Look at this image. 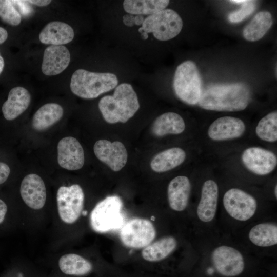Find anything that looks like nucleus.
Listing matches in <instances>:
<instances>
[{
	"label": "nucleus",
	"mask_w": 277,
	"mask_h": 277,
	"mask_svg": "<svg viewBox=\"0 0 277 277\" xmlns=\"http://www.w3.org/2000/svg\"><path fill=\"white\" fill-rule=\"evenodd\" d=\"M156 236L155 228L151 221L143 218H134L123 224L120 237L122 244L128 248H144Z\"/></svg>",
	"instance_id": "obj_7"
},
{
	"label": "nucleus",
	"mask_w": 277,
	"mask_h": 277,
	"mask_svg": "<svg viewBox=\"0 0 277 277\" xmlns=\"http://www.w3.org/2000/svg\"><path fill=\"white\" fill-rule=\"evenodd\" d=\"M191 190L189 179L185 176H178L169 183L167 196L170 208L175 211H182L187 207Z\"/></svg>",
	"instance_id": "obj_19"
},
{
	"label": "nucleus",
	"mask_w": 277,
	"mask_h": 277,
	"mask_svg": "<svg viewBox=\"0 0 277 277\" xmlns=\"http://www.w3.org/2000/svg\"><path fill=\"white\" fill-rule=\"evenodd\" d=\"M122 207V200L117 195L108 196L98 202L90 214L93 230L105 233L121 228L124 224Z\"/></svg>",
	"instance_id": "obj_5"
},
{
	"label": "nucleus",
	"mask_w": 277,
	"mask_h": 277,
	"mask_svg": "<svg viewBox=\"0 0 277 277\" xmlns=\"http://www.w3.org/2000/svg\"><path fill=\"white\" fill-rule=\"evenodd\" d=\"M7 211V206L5 203L0 199V224L2 223L5 217Z\"/></svg>",
	"instance_id": "obj_35"
},
{
	"label": "nucleus",
	"mask_w": 277,
	"mask_h": 277,
	"mask_svg": "<svg viewBox=\"0 0 277 277\" xmlns=\"http://www.w3.org/2000/svg\"><path fill=\"white\" fill-rule=\"evenodd\" d=\"M255 133L261 140L274 142L277 140V112H270L263 117L258 123Z\"/></svg>",
	"instance_id": "obj_29"
},
{
	"label": "nucleus",
	"mask_w": 277,
	"mask_h": 277,
	"mask_svg": "<svg viewBox=\"0 0 277 277\" xmlns=\"http://www.w3.org/2000/svg\"><path fill=\"white\" fill-rule=\"evenodd\" d=\"M7 37V31L4 28L0 27V44L5 42Z\"/></svg>",
	"instance_id": "obj_37"
},
{
	"label": "nucleus",
	"mask_w": 277,
	"mask_h": 277,
	"mask_svg": "<svg viewBox=\"0 0 277 277\" xmlns=\"http://www.w3.org/2000/svg\"><path fill=\"white\" fill-rule=\"evenodd\" d=\"M20 193L25 203L33 209H40L45 204L46 186L43 179L36 174H28L23 179Z\"/></svg>",
	"instance_id": "obj_14"
},
{
	"label": "nucleus",
	"mask_w": 277,
	"mask_h": 277,
	"mask_svg": "<svg viewBox=\"0 0 277 277\" xmlns=\"http://www.w3.org/2000/svg\"><path fill=\"white\" fill-rule=\"evenodd\" d=\"M70 53L63 45H51L44 53L42 64V72L46 75L52 76L62 72L69 65Z\"/></svg>",
	"instance_id": "obj_16"
},
{
	"label": "nucleus",
	"mask_w": 277,
	"mask_h": 277,
	"mask_svg": "<svg viewBox=\"0 0 277 277\" xmlns=\"http://www.w3.org/2000/svg\"><path fill=\"white\" fill-rule=\"evenodd\" d=\"M10 173L9 167L6 164L0 162V185L7 180Z\"/></svg>",
	"instance_id": "obj_33"
},
{
	"label": "nucleus",
	"mask_w": 277,
	"mask_h": 277,
	"mask_svg": "<svg viewBox=\"0 0 277 277\" xmlns=\"http://www.w3.org/2000/svg\"><path fill=\"white\" fill-rule=\"evenodd\" d=\"M217 199L218 186L216 183L211 180L205 182L196 211L201 221L209 222L214 218L216 211Z\"/></svg>",
	"instance_id": "obj_18"
},
{
	"label": "nucleus",
	"mask_w": 277,
	"mask_h": 277,
	"mask_svg": "<svg viewBox=\"0 0 277 277\" xmlns=\"http://www.w3.org/2000/svg\"><path fill=\"white\" fill-rule=\"evenodd\" d=\"M169 3L167 0H125L123 7L130 14L151 15L165 9Z\"/></svg>",
	"instance_id": "obj_27"
},
{
	"label": "nucleus",
	"mask_w": 277,
	"mask_h": 277,
	"mask_svg": "<svg viewBox=\"0 0 277 277\" xmlns=\"http://www.w3.org/2000/svg\"><path fill=\"white\" fill-rule=\"evenodd\" d=\"M141 37L143 39H144V40L147 39L148 37V33L145 32H143L141 33Z\"/></svg>",
	"instance_id": "obj_41"
},
{
	"label": "nucleus",
	"mask_w": 277,
	"mask_h": 277,
	"mask_svg": "<svg viewBox=\"0 0 277 277\" xmlns=\"http://www.w3.org/2000/svg\"><path fill=\"white\" fill-rule=\"evenodd\" d=\"M185 128L183 118L174 112H167L157 117L153 122L151 131L156 136L161 137L167 134H179Z\"/></svg>",
	"instance_id": "obj_21"
},
{
	"label": "nucleus",
	"mask_w": 277,
	"mask_h": 277,
	"mask_svg": "<svg viewBox=\"0 0 277 277\" xmlns=\"http://www.w3.org/2000/svg\"><path fill=\"white\" fill-rule=\"evenodd\" d=\"M256 8L255 2L246 1L241 8L228 15V21L231 23H238L251 15Z\"/></svg>",
	"instance_id": "obj_31"
},
{
	"label": "nucleus",
	"mask_w": 277,
	"mask_h": 277,
	"mask_svg": "<svg viewBox=\"0 0 277 277\" xmlns=\"http://www.w3.org/2000/svg\"><path fill=\"white\" fill-rule=\"evenodd\" d=\"M223 205L231 217L241 221L252 217L257 206L256 200L252 195L237 188L230 189L225 192Z\"/></svg>",
	"instance_id": "obj_9"
},
{
	"label": "nucleus",
	"mask_w": 277,
	"mask_h": 277,
	"mask_svg": "<svg viewBox=\"0 0 277 277\" xmlns=\"http://www.w3.org/2000/svg\"><path fill=\"white\" fill-rule=\"evenodd\" d=\"M58 266L64 274L76 276L87 274L93 268L92 265L89 261L74 253L62 256L59 259Z\"/></svg>",
	"instance_id": "obj_26"
},
{
	"label": "nucleus",
	"mask_w": 277,
	"mask_h": 277,
	"mask_svg": "<svg viewBox=\"0 0 277 277\" xmlns=\"http://www.w3.org/2000/svg\"><path fill=\"white\" fill-rule=\"evenodd\" d=\"M173 86L176 95L185 103H198L202 91L201 76L194 62L186 61L176 68Z\"/></svg>",
	"instance_id": "obj_4"
},
{
	"label": "nucleus",
	"mask_w": 277,
	"mask_h": 277,
	"mask_svg": "<svg viewBox=\"0 0 277 277\" xmlns=\"http://www.w3.org/2000/svg\"><path fill=\"white\" fill-rule=\"evenodd\" d=\"M212 260L219 273L225 276H237L244 268L241 253L235 248L227 246L216 248L212 252Z\"/></svg>",
	"instance_id": "obj_10"
},
{
	"label": "nucleus",
	"mask_w": 277,
	"mask_h": 277,
	"mask_svg": "<svg viewBox=\"0 0 277 277\" xmlns=\"http://www.w3.org/2000/svg\"><path fill=\"white\" fill-rule=\"evenodd\" d=\"M144 21V18L142 15H136V16L134 17V24L137 26L142 25Z\"/></svg>",
	"instance_id": "obj_38"
},
{
	"label": "nucleus",
	"mask_w": 277,
	"mask_h": 277,
	"mask_svg": "<svg viewBox=\"0 0 277 277\" xmlns=\"http://www.w3.org/2000/svg\"><path fill=\"white\" fill-rule=\"evenodd\" d=\"M74 36L72 28L68 24L58 21L47 24L39 34V39L43 44L62 45L71 42Z\"/></svg>",
	"instance_id": "obj_20"
},
{
	"label": "nucleus",
	"mask_w": 277,
	"mask_h": 277,
	"mask_svg": "<svg viewBox=\"0 0 277 277\" xmlns=\"http://www.w3.org/2000/svg\"><path fill=\"white\" fill-rule=\"evenodd\" d=\"M26 1L28 3L40 7L47 6L51 2L50 0H30Z\"/></svg>",
	"instance_id": "obj_36"
},
{
	"label": "nucleus",
	"mask_w": 277,
	"mask_h": 277,
	"mask_svg": "<svg viewBox=\"0 0 277 277\" xmlns=\"http://www.w3.org/2000/svg\"><path fill=\"white\" fill-rule=\"evenodd\" d=\"M272 23V15L269 12L260 11L244 28L243 35L248 41H257L265 35Z\"/></svg>",
	"instance_id": "obj_25"
},
{
	"label": "nucleus",
	"mask_w": 277,
	"mask_h": 277,
	"mask_svg": "<svg viewBox=\"0 0 277 277\" xmlns=\"http://www.w3.org/2000/svg\"><path fill=\"white\" fill-rule=\"evenodd\" d=\"M229 2L231 3H233L243 4L246 2V0H233V1H230Z\"/></svg>",
	"instance_id": "obj_40"
},
{
	"label": "nucleus",
	"mask_w": 277,
	"mask_h": 277,
	"mask_svg": "<svg viewBox=\"0 0 277 277\" xmlns=\"http://www.w3.org/2000/svg\"><path fill=\"white\" fill-rule=\"evenodd\" d=\"M30 102L31 95L26 89L22 87L13 88L2 106L5 118L8 121L16 118L28 108Z\"/></svg>",
	"instance_id": "obj_17"
},
{
	"label": "nucleus",
	"mask_w": 277,
	"mask_h": 277,
	"mask_svg": "<svg viewBox=\"0 0 277 277\" xmlns=\"http://www.w3.org/2000/svg\"><path fill=\"white\" fill-rule=\"evenodd\" d=\"M11 2L13 5L17 6L20 12L25 15L30 14L33 11L32 7L26 1H11Z\"/></svg>",
	"instance_id": "obj_32"
},
{
	"label": "nucleus",
	"mask_w": 277,
	"mask_h": 277,
	"mask_svg": "<svg viewBox=\"0 0 277 277\" xmlns=\"http://www.w3.org/2000/svg\"><path fill=\"white\" fill-rule=\"evenodd\" d=\"M59 165L68 170H76L84 165V150L77 139L72 136L62 138L57 145Z\"/></svg>",
	"instance_id": "obj_13"
},
{
	"label": "nucleus",
	"mask_w": 277,
	"mask_h": 277,
	"mask_svg": "<svg viewBox=\"0 0 277 277\" xmlns=\"http://www.w3.org/2000/svg\"><path fill=\"white\" fill-rule=\"evenodd\" d=\"M176 245L177 241L174 237H163L144 248L142 256L145 260L149 262L160 261L170 255Z\"/></svg>",
	"instance_id": "obj_24"
},
{
	"label": "nucleus",
	"mask_w": 277,
	"mask_h": 277,
	"mask_svg": "<svg viewBox=\"0 0 277 277\" xmlns=\"http://www.w3.org/2000/svg\"><path fill=\"white\" fill-rule=\"evenodd\" d=\"M182 27L183 21L180 15L173 10L165 9L144 19L138 32L152 33L156 39L165 41L176 36Z\"/></svg>",
	"instance_id": "obj_6"
},
{
	"label": "nucleus",
	"mask_w": 277,
	"mask_h": 277,
	"mask_svg": "<svg viewBox=\"0 0 277 277\" xmlns=\"http://www.w3.org/2000/svg\"><path fill=\"white\" fill-rule=\"evenodd\" d=\"M124 24L128 27H132L134 25V16L132 14H126L123 17Z\"/></svg>",
	"instance_id": "obj_34"
},
{
	"label": "nucleus",
	"mask_w": 277,
	"mask_h": 277,
	"mask_svg": "<svg viewBox=\"0 0 277 277\" xmlns=\"http://www.w3.org/2000/svg\"><path fill=\"white\" fill-rule=\"evenodd\" d=\"M250 98L249 90L244 84L217 85L202 92L198 104L206 110L238 111L247 107Z\"/></svg>",
	"instance_id": "obj_1"
},
{
	"label": "nucleus",
	"mask_w": 277,
	"mask_h": 277,
	"mask_svg": "<svg viewBox=\"0 0 277 277\" xmlns=\"http://www.w3.org/2000/svg\"><path fill=\"white\" fill-rule=\"evenodd\" d=\"M84 199L83 190L78 184L58 188L56 194L57 209L64 223L72 224L78 219L83 211Z\"/></svg>",
	"instance_id": "obj_8"
},
{
	"label": "nucleus",
	"mask_w": 277,
	"mask_h": 277,
	"mask_svg": "<svg viewBox=\"0 0 277 277\" xmlns=\"http://www.w3.org/2000/svg\"><path fill=\"white\" fill-rule=\"evenodd\" d=\"M242 161L249 170L260 175L271 173L277 165V158L274 153L258 147L245 149L242 154Z\"/></svg>",
	"instance_id": "obj_12"
},
{
	"label": "nucleus",
	"mask_w": 277,
	"mask_h": 277,
	"mask_svg": "<svg viewBox=\"0 0 277 277\" xmlns=\"http://www.w3.org/2000/svg\"><path fill=\"white\" fill-rule=\"evenodd\" d=\"M4 67V60L0 54V74L3 70Z\"/></svg>",
	"instance_id": "obj_39"
},
{
	"label": "nucleus",
	"mask_w": 277,
	"mask_h": 277,
	"mask_svg": "<svg viewBox=\"0 0 277 277\" xmlns=\"http://www.w3.org/2000/svg\"><path fill=\"white\" fill-rule=\"evenodd\" d=\"M274 194L276 198L277 197V186L276 185H275V189H274Z\"/></svg>",
	"instance_id": "obj_42"
},
{
	"label": "nucleus",
	"mask_w": 277,
	"mask_h": 277,
	"mask_svg": "<svg viewBox=\"0 0 277 277\" xmlns=\"http://www.w3.org/2000/svg\"><path fill=\"white\" fill-rule=\"evenodd\" d=\"M93 150L96 157L114 171H120L127 163V152L120 142L100 140L95 143Z\"/></svg>",
	"instance_id": "obj_11"
},
{
	"label": "nucleus",
	"mask_w": 277,
	"mask_h": 277,
	"mask_svg": "<svg viewBox=\"0 0 277 277\" xmlns=\"http://www.w3.org/2000/svg\"><path fill=\"white\" fill-rule=\"evenodd\" d=\"M0 17L6 23L18 25L22 20L21 16L15 8L11 1L0 0Z\"/></svg>",
	"instance_id": "obj_30"
},
{
	"label": "nucleus",
	"mask_w": 277,
	"mask_h": 277,
	"mask_svg": "<svg viewBox=\"0 0 277 277\" xmlns=\"http://www.w3.org/2000/svg\"><path fill=\"white\" fill-rule=\"evenodd\" d=\"M249 238L254 245L269 247L277 244V226L271 223H261L253 226L249 233Z\"/></svg>",
	"instance_id": "obj_28"
},
{
	"label": "nucleus",
	"mask_w": 277,
	"mask_h": 277,
	"mask_svg": "<svg viewBox=\"0 0 277 277\" xmlns=\"http://www.w3.org/2000/svg\"><path fill=\"white\" fill-rule=\"evenodd\" d=\"M246 126L242 120L232 116L221 117L210 125L209 137L214 141H224L238 138L242 135Z\"/></svg>",
	"instance_id": "obj_15"
},
{
	"label": "nucleus",
	"mask_w": 277,
	"mask_h": 277,
	"mask_svg": "<svg viewBox=\"0 0 277 277\" xmlns=\"http://www.w3.org/2000/svg\"><path fill=\"white\" fill-rule=\"evenodd\" d=\"M98 108L108 123H126L140 108L137 94L131 85L122 83L115 87L112 95L103 97Z\"/></svg>",
	"instance_id": "obj_2"
},
{
	"label": "nucleus",
	"mask_w": 277,
	"mask_h": 277,
	"mask_svg": "<svg viewBox=\"0 0 277 277\" xmlns=\"http://www.w3.org/2000/svg\"><path fill=\"white\" fill-rule=\"evenodd\" d=\"M62 107L56 103H47L41 107L34 113L32 126L36 131H44L57 123L63 116Z\"/></svg>",
	"instance_id": "obj_22"
},
{
	"label": "nucleus",
	"mask_w": 277,
	"mask_h": 277,
	"mask_svg": "<svg viewBox=\"0 0 277 277\" xmlns=\"http://www.w3.org/2000/svg\"><path fill=\"white\" fill-rule=\"evenodd\" d=\"M185 158L186 153L184 150L173 147L157 154L152 160L150 166L156 172H164L181 165Z\"/></svg>",
	"instance_id": "obj_23"
},
{
	"label": "nucleus",
	"mask_w": 277,
	"mask_h": 277,
	"mask_svg": "<svg viewBox=\"0 0 277 277\" xmlns=\"http://www.w3.org/2000/svg\"><path fill=\"white\" fill-rule=\"evenodd\" d=\"M118 81L112 73H100L76 70L72 74L70 89L75 95L85 99H92L115 88Z\"/></svg>",
	"instance_id": "obj_3"
}]
</instances>
